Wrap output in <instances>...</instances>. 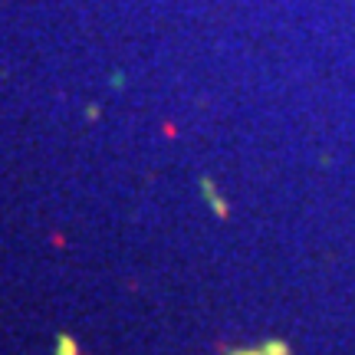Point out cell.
I'll use <instances>...</instances> for the list:
<instances>
[{"instance_id": "obj_1", "label": "cell", "mask_w": 355, "mask_h": 355, "mask_svg": "<svg viewBox=\"0 0 355 355\" xmlns=\"http://www.w3.org/2000/svg\"><path fill=\"white\" fill-rule=\"evenodd\" d=\"M250 355H266V352H250Z\"/></svg>"}]
</instances>
